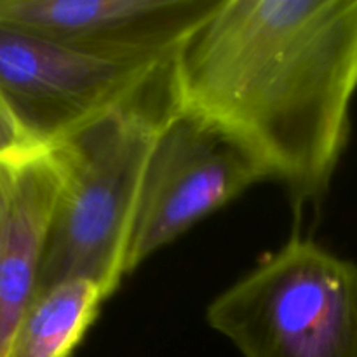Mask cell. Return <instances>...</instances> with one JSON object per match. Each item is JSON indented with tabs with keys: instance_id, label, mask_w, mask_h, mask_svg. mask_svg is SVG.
Returning <instances> with one entry per match:
<instances>
[{
	"instance_id": "obj_1",
	"label": "cell",
	"mask_w": 357,
	"mask_h": 357,
	"mask_svg": "<svg viewBox=\"0 0 357 357\" xmlns=\"http://www.w3.org/2000/svg\"><path fill=\"white\" fill-rule=\"evenodd\" d=\"M174 77L181 107L236 136L295 202H319L351 139L357 0H222Z\"/></svg>"
},
{
	"instance_id": "obj_2",
	"label": "cell",
	"mask_w": 357,
	"mask_h": 357,
	"mask_svg": "<svg viewBox=\"0 0 357 357\" xmlns=\"http://www.w3.org/2000/svg\"><path fill=\"white\" fill-rule=\"evenodd\" d=\"M180 107L174 68L152 91L115 108L51 150L63 171L38 291L91 279L110 298L126 278L139 187L160 126Z\"/></svg>"
},
{
	"instance_id": "obj_3",
	"label": "cell",
	"mask_w": 357,
	"mask_h": 357,
	"mask_svg": "<svg viewBox=\"0 0 357 357\" xmlns=\"http://www.w3.org/2000/svg\"><path fill=\"white\" fill-rule=\"evenodd\" d=\"M206 321L243 357H357V264L293 234Z\"/></svg>"
},
{
	"instance_id": "obj_4",
	"label": "cell",
	"mask_w": 357,
	"mask_h": 357,
	"mask_svg": "<svg viewBox=\"0 0 357 357\" xmlns=\"http://www.w3.org/2000/svg\"><path fill=\"white\" fill-rule=\"evenodd\" d=\"M264 164L227 129L180 107L149 155L129 237L126 275L260 181Z\"/></svg>"
},
{
	"instance_id": "obj_5",
	"label": "cell",
	"mask_w": 357,
	"mask_h": 357,
	"mask_svg": "<svg viewBox=\"0 0 357 357\" xmlns=\"http://www.w3.org/2000/svg\"><path fill=\"white\" fill-rule=\"evenodd\" d=\"M174 61L87 54L0 23V100L28 138L45 150L145 96L173 72Z\"/></svg>"
},
{
	"instance_id": "obj_6",
	"label": "cell",
	"mask_w": 357,
	"mask_h": 357,
	"mask_svg": "<svg viewBox=\"0 0 357 357\" xmlns=\"http://www.w3.org/2000/svg\"><path fill=\"white\" fill-rule=\"evenodd\" d=\"M222 0H0V23L122 61L169 63Z\"/></svg>"
},
{
	"instance_id": "obj_7",
	"label": "cell",
	"mask_w": 357,
	"mask_h": 357,
	"mask_svg": "<svg viewBox=\"0 0 357 357\" xmlns=\"http://www.w3.org/2000/svg\"><path fill=\"white\" fill-rule=\"evenodd\" d=\"M63 171L51 150L0 160V357L38 293Z\"/></svg>"
},
{
	"instance_id": "obj_8",
	"label": "cell",
	"mask_w": 357,
	"mask_h": 357,
	"mask_svg": "<svg viewBox=\"0 0 357 357\" xmlns=\"http://www.w3.org/2000/svg\"><path fill=\"white\" fill-rule=\"evenodd\" d=\"M108 300L98 282L68 279L37 293L7 357H72Z\"/></svg>"
},
{
	"instance_id": "obj_9",
	"label": "cell",
	"mask_w": 357,
	"mask_h": 357,
	"mask_svg": "<svg viewBox=\"0 0 357 357\" xmlns=\"http://www.w3.org/2000/svg\"><path fill=\"white\" fill-rule=\"evenodd\" d=\"M38 150L45 149H40L28 138L6 103L0 100V160L24 159Z\"/></svg>"
}]
</instances>
